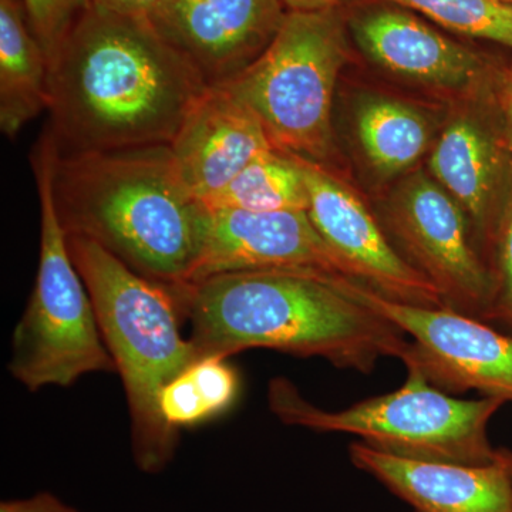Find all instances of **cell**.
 <instances>
[{
	"instance_id": "obj_8",
	"label": "cell",
	"mask_w": 512,
	"mask_h": 512,
	"mask_svg": "<svg viewBox=\"0 0 512 512\" xmlns=\"http://www.w3.org/2000/svg\"><path fill=\"white\" fill-rule=\"evenodd\" d=\"M342 291L402 330L409 348L402 362L448 394L477 390L512 402V335L450 308L390 301L355 279L340 276Z\"/></svg>"
},
{
	"instance_id": "obj_19",
	"label": "cell",
	"mask_w": 512,
	"mask_h": 512,
	"mask_svg": "<svg viewBox=\"0 0 512 512\" xmlns=\"http://www.w3.org/2000/svg\"><path fill=\"white\" fill-rule=\"evenodd\" d=\"M357 131L367 158L382 174L412 167L429 147L426 119L396 100L372 99L362 104L357 111Z\"/></svg>"
},
{
	"instance_id": "obj_10",
	"label": "cell",
	"mask_w": 512,
	"mask_h": 512,
	"mask_svg": "<svg viewBox=\"0 0 512 512\" xmlns=\"http://www.w3.org/2000/svg\"><path fill=\"white\" fill-rule=\"evenodd\" d=\"M292 156L308 188L306 212L313 227L339 256L349 278L390 301L443 308L436 286L397 252L365 202L322 164Z\"/></svg>"
},
{
	"instance_id": "obj_22",
	"label": "cell",
	"mask_w": 512,
	"mask_h": 512,
	"mask_svg": "<svg viewBox=\"0 0 512 512\" xmlns=\"http://www.w3.org/2000/svg\"><path fill=\"white\" fill-rule=\"evenodd\" d=\"M494 266L490 275V296L484 322L500 326L512 335V194L500 220L491 231Z\"/></svg>"
},
{
	"instance_id": "obj_20",
	"label": "cell",
	"mask_w": 512,
	"mask_h": 512,
	"mask_svg": "<svg viewBox=\"0 0 512 512\" xmlns=\"http://www.w3.org/2000/svg\"><path fill=\"white\" fill-rule=\"evenodd\" d=\"M417 10L427 18L477 39L490 40L512 49V5L497 0H390Z\"/></svg>"
},
{
	"instance_id": "obj_27",
	"label": "cell",
	"mask_w": 512,
	"mask_h": 512,
	"mask_svg": "<svg viewBox=\"0 0 512 512\" xmlns=\"http://www.w3.org/2000/svg\"><path fill=\"white\" fill-rule=\"evenodd\" d=\"M340 0H282L288 12H312L335 8Z\"/></svg>"
},
{
	"instance_id": "obj_2",
	"label": "cell",
	"mask_w": 512,
	"mask_h": 512,
	"mask_svg": "<svg viewBox=\"0 0 512 512\" xmlns=\"http://www.w3.org/2000/svg\"><path fill=\"white\" fill-rule=\"evenodd\" d=\"M177 299L197 359L271 349L370 375L409 348L402 330L342 291L335 276L229 272L187 286Z\"/></svg>"
},
{
	"instance_id": "obj_16",
	"label": "cell",
	"mask_w": 512,
	"mask_h": 512,
	"mask_svg": "<svg viewBox=\"0 0 512 512\" xmlns=\"http://www.w3.org/2000/svg\"><path fill=\"white\" fill-rule=\"evenodd\" d=\"M50 64L22 0H0V128L8 137L49 110Z\"/></svg>"
},
{
	"instance_id": "obj_25",
	"label": "cell",
	"mask_w": 512,
	"mask_h": 512,
	"mask_svg": "<svg viewBox=\"0 0 512 512\" xmlns=\"http://www.w3.org/2000/svg\"><path fill=\"white\" fill-rule=\"evenodd\" d=\"M161 2L163 0H93V8L114 15L150 19Z\"/></svg>"
},
{
	"instance_id": "obj_13",
	"label": "cell",
	"mask_w": 512,
	"mask_h": 512,
	"mask_svg": "<svg viewBox=\"0 0 512 512\" xmlns=\"http://www.w3.org/2000/svg\"><path fill=\"white\" fill-rule=\"evenodd\" d=\"M349 458L414 512H512L511 451L487 466H466L390 456L357 441Z\"/></svg>"
},
{
	"instance_id": "obj_24",
	"label": "cell",
	"mask_w": 512,
	"mask_h": 512,
	"mask_svg": "<svg viewBox=\"0 0 512 512\" xmlns=\"http://www.w3.org/2000/svg\"><path fill=\"white\" fill-rule=\"evenodd\" d=\"M0 512H77L56 495L39 493L26 500H9L0 504Z\"/></svg>"
},
{
	"instance_id": "obj_4",
	"label": "cell",
	"mask_w": 512,
	"mask_h": 512,
	"mask_svg": "<svg viewBox=\"0 0 512 512\" xmlns=\"http://www.w3.org/2000/svg\"><path fill=\"white\" fill-rule=\"evenodd\" d=\"M67 245L123 380L134 461L143 473H161L177 451L178 430L161 414L160 394L198 360L181 335L180 303L173 291L131 271L96 242L67 235Z\"/></svg>"
},
{
	"instance_id": "obj_14",
	"label": "cell",
	"mask_w": 512,
	"mask_h": 512,
	"mask_svg": "<svg viewBox=\"0 0 512 512\" xmlns=\"http://www.w3.org/2000/svg\"><path fill=\"white\" fill-rule=\"evenodd\" d=\"M170 147L185 183L202 202L275 148L255 114L224 86L207 90Z\"/></svg>"
},
{
	"instance_id": "obj_6",
	"label": "cell",
	"mask_w": 512,
	"mask_h": 512,
	"mask_svg": "<svg viewBox=\"0 0 512 512\" xmlns=\"http://www.w3.org/2000/svg\"><path fill=\"white\" fill-rule=\"evenodd\" d=\"M55 138L43 130L32 151L40 200V258L28 308L13 333L10 375L30 392L69 387L96 372H117L53 198Z\"/></svg>"
},
{
	"instance_id": "obj_18",
	"label": "cell",
	"mask_w": 512,
	"mask_h": 512,
	"mask_svg": "<svg viewBox=\"0 0 512 512\" xmlns=\"http://www.w3.org/2000/svg\"><path fill=\"white\" fill-rule=\"evenodd\" d=\"M204 204L208 210L308 211L309 195L296 158L274 148L252 160Z\"/></svg>"
},
{
	"instance_id": "obj_21",
	"label": "cell",
	"mask_w": 512,
	"mask_h": 512,
	"mask_svg": "<svg viewBox=\"0 0 512 512\" xmlns=\"http://www.w3.org/2000/svg\"><path fill=\"white\" fill-rule=\"evenodd\" d=\"M22 3L50 67L73 30L93 9V0H22Z\"/></svg>"
},
{
	"instance_id": "obj_26",
	"label": "cell",
	"mask_w": 512,
	"mask_h": 512,
	"mask_svg": "<svg viewBox=\"0 0 512 512\" xmlns=\"http://www.w3.org/2000/svg\"><path fill=\"white\" fill-rule=\"evenodd\" d=\"M498 90H500L498 100H500L501 111H503L505 124H507L508 136L512 141V70L503 74Z\"/></svg>"
},
{
	"instance_id": "obj_1",
	"label": "cell",
	"mask_w": 512,
	"mask_h": 512,
	"mask_svg": "<svg viewBox=\"0 0 512 512\" xmlns=\"http://www.w3.org/2000/svg\"><path fill=\"white\" fill-rule=\"evenodd\" d=\"M210 89L148 18L92 9L50 67L59 156L170 146Z\"/></svg>"
},
{
	"instance_id": "obj_17",
	"label": "cell",
	"mask_w": 512,
	"mask_h": 512,
	"mask_svg": "<svg viewBox=\"0 0 512 512\" xmlns=\"http://www.w3.org/2000/svg\"><path fill=\"white\" fill-rule=\"evenodd\" d=\"M430 170L466 211L474 232L488 234L497 156L483 128L467 119L453 121L431 153Z\"/></svg>"
},
{
	"instance_id": "obj_29",
	"label": "cell",
	"mask_w": 512,
	"mask_h": 512,
	"mask_svg": "<svg viewBox=\"0 0 512 512\" xmlns=\"http://www.w3.org/2000/svg\"><path fill=\"white\" fill-rule=\"evenodd\" d=\"M511 473H512V460H511Z\"/></svg>"
},
{
	"instance_id": "obj_12",
	"label": "cell",
	"mask_w": 512,
	"mask_h": 512,
	"mask_svg": "<svg viewBox=\"0 0 512 512\" xmlns=\"http://www.w3.org/2000/svg\"><path fill=\"white\" fill-rule=\"evenodd\" d=\"M208 211L207 237L190 285L210 276L245 271L349 278L346 266L320 237L306 211Z\"/></svg>"
},
{
	"instance_id": "obj_7",
	"label": "cell",
	"mask_w": 512,
	"mask_h": 512,
	"mask_svg": "<svg viewBox=\"0 0 512 512\" xmlns=\"http://www.w3.org/2000/svg\"><path fill=\"white\" fill-rule=\"evenodd\" d=\"M348 59L335 8L286 13L272 42L224 84L265 128L278 150L320 163L332 151V107Z\"/></svg>"
},
{
	"instance_id": "obj_5",
	"label": "cell",
	"mask_w": 512,
	"mask_h": 512,
	"mask_svg": "<svg viewBox=\"0 0 512 512\" xmlns=\"http://www.w3.org/2000/svg\"><path fill=\"white\" fill-rule=\"evenodd\" d=\"M406 370L400 389L340 410L316 406L291 380L275 377L268 386L269 410L288 426L352 434L373 450L409 460L487 466L503 457L504 450L491 444L488 426L504 399H458L419 370Z\"/></svg>"
},
{
	"instance_id": "obj_23",
	"label": "cell",
	"mask_w": 512,
	"mask_h": 512,
	"mask_svg": "<svg viewBox=\"0 0 512 512\" xmlns=\"http://www.w3.org/2000/svg\"><path fill=\"white\" fill-rule=\"evenodd\" d=\"M187 372L194 380L211 419L227 412L237 400L239 377L225 357H202L192 363Z\"/></svg>"
},
{
	"instance_id": "obj_11",
	"label": "cell",
	"mask_w": 512,
	"mask_h": 512,
	"mask_svg": "<svg viewBox=\"0 0 512 512\" xmlns=\"http://www.w3.org/2000/svg\"><path fill=\"white\" fill-rule=\"evenodd\" d=\"M282 0H163L151 22L210 87L247 70L272 42Z\"/></svg>"
},
{
	"instance_id": "obj_15",
	"label": "cell",
	"mask_w": 512,
	"mask_h": 512,
	"mask_svg": "<svg viewBox=\"0 0 512 512\" xmlns=\"http://www.w3.org/2000/svg\"><path fill=\"white\" fill-rule=\"evenodd\" d=\"M353 29L357 42L375 62L417 82L463 87L480 70L471 50L403 10H372L360 16Z\"/></svg>"
},
{
	"instance_id": "obj_9",
	"label": "cell",
	"mask_w": 512,
	"mask_h": 512,
	"mask_svg": "<svg viewBox=\"0 0 512 512\" xmlns=\"http://www.w3.org/2000/svg\"><path fill=\"white\" fill-rule=\"evenodd\" d=\"M399 254L436 286L446 308L484 320L490 275L466 211L440 184L417 175L390 212Z\"/></svg>"
},
{
	"instance_id": "obj_28",
	"label": "cell",
	"mask_w": 512,
	"mask_h": 512,
	"mask_svg": "<svg viewBox=\"0 0 512 512\" xmlns=\"http://www.w3.org/2000/svg\"><path fill=\"white\" fill-rule=\"evenodd\" d=\"M497 2L508 3V5H512V0H497Z\"/></svg>"
},
{
	"instance_id": "obj_3",
	"label": "cell",
	"mask_w": 512,
	"mask_h": 512,
	"mask_svg": "<svg viewBox=\"0 0 512 512\" xmlns=\"http://www.w3.org/2000/svg\"><path fill=\"white\" fill-rule=\"evenodd\" d=\"M53 198L67 235L96 242L175 295L191 284L210 211L167 144L59 156Z\"/></svg>"
}]
</instances>
